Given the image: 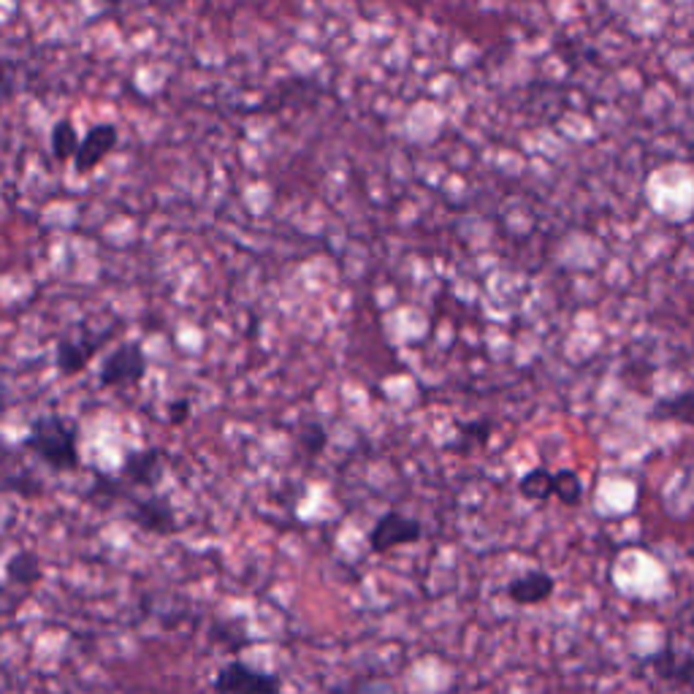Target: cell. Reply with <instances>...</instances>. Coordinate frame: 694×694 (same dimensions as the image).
Here are the masks:
<instances>
[{
	"label": "cell",
	"mask_w": 694,
	"mask_h": 694,
	"mask_svg": "<svg viewBox=\"0 0 694 694\" xmlns=\"http://www.w3.org/2000/svg\"><path fill=\"white\" fill-rule=\"evenodd\" d=\"M518 494L526 502H548L553 496V472L546 467H535L518 480Z\"/></svg>",
	"instance_id": "9a60e30c"
},
{
	"label": "cell",
	"mask_w": 694,
	"mask_h": 694,
	"mask_svg": "<svg viewBox=\"0 0 694 694\" xmlns=\"http://www.w3.org/2000/svg\"><path fill=\"white\" fill-rule=\"evenodd\" d=\"M649 424H679L694 429V389L673 393V396H659L646 413Z\"/></svg>",
	"instance_id": "8fae6325"
},
{
	"label": "cell",
	"mask_w": 694,
	"mask_h": 694,
	"mask_svg": "<svg viewBox=\"0 0 694 694\" xmlns=\"http://www.w3.org/2000/svg\"><path fill=\"white\" fill-rule=\"evenodd\" d=\"M496 424L489 418H478V421H467V424H456V439H450L445 448L454 450V454H470L472 448H480V445H489L491 434H494Z\"/></svg>",
	"instance_id": "7c38bea8"
},
{
	"label": "cell",
	"mask_w": 694,
	"mask_h": 694,
	"mask_svg": "<svg viewBox=\"0 0 694 694\" xmlns=\"http://www.w3.org/2000/svg\"><path fill=\"white\" fill-rule=\"evenodd\" d=\"M640 662L657 675L662 684L673 686H694V651H681L675 646H662Z\"/></svg>",
	"instance_id": "8992f818"
},
{
	"label": "cell",
	"mask_w": 694,
	"mask_h": 694,
	"mask_svg": "<svg viewBox=\"0 0 694 694\" xmlns=\"http://www.w3.org/2000/svg\"><path fill=\"white\" fill-rule=\"evenodd\" d=\"M421 540H424V524L413 516H404L402 511L383 513L369 529V548L380 557L396 551V548L415 546Z\"/></svg>",
	"instance_id": "3957f363"
},
{
	"label": "cell",
	"mask_w": 694,
	"mask_h": 694,
	"mask_svg": "<svg viewBox=\"0 0 694 694\" xmlns=\"http://www.w3.org/2000/svg\"><path fill=\"white\" fill-rule=\"evenodd\" d=\"M166 475V464H164V454L158 448H142V450H131L123 461V470H120V478L125 483L133 485H147V489H155Z\"/></svg>",
	"instance_id": "ba28073f"
},
{
	"label": "cell",
	"mask_w": 694,
	"mask_h": 694,
	"mask_svg": "<svg viewBox=\"0 0 694 694\" xmlns=\"http://www.w3.org/2000/svg\"><path fill=\"white\" fill-rule=\"evenodd\" d=\"M583 478L578 470H557L553 472V496L559 505L564 507H581L583 505Z\"/></svg>",
	"instance_id": "2e32d148"
},
{
	"label": "cell",
	"mask_w": 694,
	"mask_h": 694,
	"mask_svg": "<svg viewBox=\"0 0 694 694\" xmlns=\"http://www.w3.org/2000/svg\"><path fill=\"white\" fill-rule=\"evenodd\" d=\"M22 445L55 472L77 470L79 467V429L66 415H38Z\"/></svg>",
	"instance_id": "6da1fadb"
},
{
	"label": "cell",
	"mask_w": 694,
	"mask_h": 694,
	"mask_svg": "<svg viewBox=\"0 0 694 694\" xmlns=\"http://www.w3.org/2000/svg\"><path fill=\"white\" fill-rule=\"evenodd\" d=\"M42 559L31 551H20L5 562V578L16 586H36L42 581Z\"/></svg>",
	"instance_id": "4fadbf2b"
},
{
	"label": "cell",
	"mask_w": 694,
	"mask_h": 694,
	"mask_svg": "<svg viewBox=\"0 0 694 694\" xmlns=\"http://www.w3.org/2000/svg\"><path fill=\"white\" fill-rule=\"evenodd\" d=\"M147 352L138 343H125L114 347L101 363V372L98 380L103 385H125V383H138V380L147 374Z\"/></svg>",
	"instance_id": "277c9868"
},
{
	"label": "cell",
	"mask_w": 694,
	"mask_h": 694,
	"mask_svg": "<svg viewBox=\"0 0 694 694\" xmlns=\"http://www.w3.org/2000/svg\"><path fill=\"white\" fill-rule=\"evenodd\" d=\"M120 144V131L114 123H98L85 133L82 142H79L77 155H74V171L79 177H87L90 171H96L109 155L117 149Z\"/></svg>",
	"instance_id": "5b68a950"
},
{
	"label": "cell",
	"mask_w": 694,
	"mask_h": 694,
	"mask_svg": "<svg viewBox=\"0 0 694 694\" xmlns=\"http://www.w3.org/2000/svg\"><path fill=\"white\" fill-rule=\"evenodd\" d=\"M296 445L306 456H321L328 445V432L323 429V424H317V421H306L296 434Z\"/></svg>",
	"instance_id": "e0dca14e"
},
{
	"label": "cell",
	"mask_w": 694,
	"mask_h": 694,
	"mask_svg": "<svg viewBox=\"0 0 694 694\" xmlns=\"http://www.w3.org/2000/svg\"><path fill=\"white\" fill-rule=\"evenodd\" d=\"M109 339V332H101L98 337H79V339H60L55 347V367L57 372L74 378L79 374L92 358L101 352L103 343Z\"/></svg>",
	"instance_id": "52a82bcc"
},
{
	"label": "cell",
	"mask_w": 694,
	"mask_h": 694,
	"mask_svg": "<svg viewBox=\"0 0 694 694\" xmlns=\"http://www.w3.org/2000/svg\"><path fill=\"white\" fill-rule=\"evenodd\" d=\"M553 592H557V578L548 575L546 570L524 572V575L513 578V581L505 586L507 600L520 607L548 603V600L553 597Z\"/></svg>",
	"instance_id": "9c48e42d"
},
{
	"label": "cell",
	"mask_w": 694,
	"mask_h": 694,
	"mask_svg": "<svg viewBox=\"0 0 694 694\" xmlns=\"http://www.w3.org/2000/svg\"><path fill=\"white\" fill-rule=\"evenodd\" d=\"M79 142H82V136H79L68 117H60L55 125H52L49 147H52V155H55V160H60V164L74 160V155H77V149H79Z\"/></svg>",
	"instance_id": "5bb4252c"
},
{
	"label": "cell",
	"mask_w": 694,
	"mask_h": 694,
	"mask_svg": "<svg viewBox=\"0 0 694 694\" xmlns=\"http://www.w3.org/2000/svg\"><path fill=\"white\" fill-rule=\"evenodd\" d=\"M128 518L138 529L155 531V535H171V531H177V516H174V507L166 496H147V500L133 502Z\"/></svg>",
	"instance_id": "30bf717a"
},
{
	"label": "cell",
	"mask_w": 694,
	"mask_h": 694,
	"mask_svg": "<svg viewBox=\"0 0 694 694\" xmlns=\"http://www.w3.org/2000/svg\"><path fill=\"white\" fill-rule=\"evenodd\" d=\"M212 690L217 694H282V679L271 670L234 659L217 670Z\"/></svg>",
	"instance_id": "7a4b0ae2"
}]
</instances>
